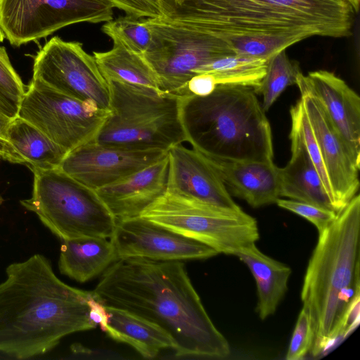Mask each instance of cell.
Returning <instances> with one entry per match:
<instances>
[{"instance_id": "1", "label": "cell", "mask_w": 360, "mask_h": 360, "mask_svg": "<svg viewBox=\"0 0 360 360\" xmlns=\"http://www.w3.org/2000/svg\"><path fill=\"white\" fill-rule=\"evenodd\" d=\"M91 292L103 306L129 311L165 330L176 357L224 359L231 353L181 261L116 259Z\"/></svg>"}, {"instance_id": "2", "label": "cell", "mask_w": 360, "mask_h": 360, "mask_svg": "<svg viewBox=\"0 0 360 360\" xmlns=\"http://www.w3.org/2000/svg\"><path fill=\"white\" fill-rule=\"evenodd\" d=\"M0 283V353L18 359L43 355L70 334L95 328L92 292L62 281L50 260L34 254L10 264Z\"/></svg>"}, {"instance_id": "3", "label": "cell", "mask_w": 360, "mask_h": 360, "mask_svg": "<svg viewBox=\"0 0 360 360\" xmlns=\"http://www.w3.org/2000/svg\"><path fill=\"white\" fill-rule=\"evenodd\" d=\"M345 0H165L163 17L224 41L245 36L297 39L351 34Z\"/></svg>"}, {"instance_id": "4", "label": "cell", "mask_w": 360, "mask_h": 360, "mask_svg": "<svg viewBox=\"0 0 360 360\" xmlns=\"http://www.w3.org/2000/svg\"><path fill=\"white\" fill-rule=\"evenodd\" d=\"M359 250L360 196L356 195L319 233L304 278L301 300L314 329V356L342 339L344 315L360 295Z\"/></svg>"}, {"instance_id": "5", "label": "cell", "mask_w": 360, "mask_h": 360, "mask_svg": "<svg viewBox=\"0 0 360 360\" xmlns=\"http://www.w3.org/2000/svg\"><path fill=\"white\" fill-rule=\"evenodd\" d=\"M186 141L204 156L273 162L270 124L251 87L218 84L207 96L181 97Z\"/></svg>"}, {"instance_id": "6", "label": "cell", "mask_w": 360, "mask_h": 360, "mask_svg": "<svg viewBox=\"0 0 360 360\" xmlns=\"http://www.w3.org/2000/svg\"><path fill=\"white\" fill-rule=\"evenodd\" d=\"M110 114L94 141L132 150H169L186 141L181 97L142 85L107 81Z\"/></svg>"}, {"instance_id": "7", "label": "cell", "mask_w": 360, "mask_h": 360, "mask_svg": "<svg viewBox=\"0 0 360 360\" xmlns=\"http://www.w3.org/2000/svg\"><path fill=\"white\" fill-rule=\"evenodd\" d=\"M32 196L20 200L26 210L61 240L84 237L110 238L116 219L96 191L59 168L30 169Z\"/></svg>"}, {"instance_id": "8", "label": "cell", "mask_w": 360, "mask_h": 360, "mask_svg": "<svg viewBox=\"0 0 360 360\" xmlns=\"http://www.w3.org/2000/svg\"><path fill=\"white\" fill-rule=\"evenodd\" d=\"M140 216L218 254L236 255L259 238L257 220L241 208H224L167 192Z\"/></svg>"}, {"instance_id": "9", "label": "cell", "mask_w": 360, "mask_h": 360, "mask_svg": "<svg viewBox=\"0 0 360 360\" xmlns=\"http://www.w3.org/2000/svg\"><path fill=\"white\" fill-rule=\"evenodd\" d=\"M152 43L144 56L156 72L160 90L186 96L188 82L205 65L234 55L228 44L163 17L145 18Z\"/></svg>"}, {"instance_id": "10", "label": "cell", "mask_w": 360, "mask_h": 360, "mask_svg": "<svg viewBox=\"0 0 360 360\" xmlns=\"http://www.w3.org/2000/svg\"><path fill=\"white\" fill-rule=\"evenodd\" d=\"M109 114L110 110L32 79L20 100L18 116L70 152L93 141Z\"/></svg>"}, {"instance_id": "11", "label": "cell", "mask_w": 360, "mask_h": 360, "mask_svg": "<svg viewBox=\"0 0 360 360\" xmlns=\"http://www.w3.org/2000/svg\"><path fill=\"white\" fill-rule=\"evenodd\" d=\"M114 8L110 0H0V28L18 47L70 25L110 21Z\"/></svg>"}, {"instance_id": "12", "label": "cell", "mask_w": 360, "mask_h": 360, "mask_svg": "<svg viewBox=\"0 0 360 360\" xmlns=\"http://www.w3.org/2000/svg\"><path fill=\"white\" fill-rule=\"evenodd\" d=\"M32 79L78 100L110 110L109 84L82 44L52 37L37 52Z\"/></svg>"}, {"instance_id": "13", "label": "cell", "mask_w": 360, "mask_h": 360, "mask_svg": "<svg viewBox=\"0 0 360 360\" xmlns=\"http://www.w3.org/2000/svg\"><path fill=\"white\" fill-rule=\"evenodd\" d=\"M110 240L117 259L141 257L158 261L203 259L217 255L212 248L141 216L117 219Z\"/></svg>"}, {"instance_id": "14", "label": "cell", "mask_w": 360, "mask_h": 360, "mask_svg": "<svg viewBox=\"0 0 360 360\" xmlns=\"http://www.w3.org/2000/svg\"><path fill=\"white\" fill-rule=\"evenodd\" d=\"M168 150H132L91 141L68 152L59 169L94 190L162 159Z\"/></svg>"}, {"instance_id": "15", "label": "cell", "mask_w": 360, "mask_h": 360, "mask_svg": "<svg viewBox=\"0 0 360 360\" xmlns=\"http://www.w3.org/2000/svg\"><path fill=\"white\" fill-rule=\"evenodd\" d=\"M304 108L321 155L338 213L356 195L359 187L358 162L334 128L318 99L299 89Z\"/></svg>"}, {"instance_id": "16", "label": "cell", "mask_w": 360, "mask_h": 360, "mask_svg": "<svg viewBox=\"0 0 360 360\" xmlns=\"http://www.w3.org/2000/svg\"><path fill=\"white\" fill-rule=\"evenodd\" d=\"M167 193L210 205L238 210L207 158L182 143L168 150Z\"/></svg>"}, {"instance_id": "17", "label": "cell", "mask_w": 360, "mask_h": 360, "mask_svg": "<svg viewBox=\"0 0 360 360\" xmlns=\"http://www.w3.org/2000/svg\"><path fill=\"white\" fill-rule=\"evenodd\" d=\"M296 84L320 102L334 128L360 162V98L333 72L320 70L301 73Z\"/></svg>"}, {"instance_id": "18", "label": "cell", "mask_w": 360, "mask_h": 360, "mask_svg": "<svg viewBox=\"0 0 360 360\" xmlns=\"http://www.w3.org/2000/svg\"><path fill=\"white\" fill-rule=\"evenodd\" d=\"M168 153L162 159L96 190L117 219L139 217L167 191Z\"/></svg>"}, {"instance_id": "19", "label": "cell", "mask_w": 360, "mask_h": 360, "mask_svg": "<svg viewBox=\"0 0 360 360\" xmlns=\"http://www.w3.org/2000/svg\"><path fill=\"white\" fill-rule=\"evenodd\" d=\"M207 158L226 187L250 206L259 207L274 203L280 197L279 167L274 162Z\"/></svg>"}, {"instance_id": "20", "label": "cell", "mask_w": 360, "mask_h": 360, "mask_svg": "<svg viewBox=\"0 0 360 360\" xmlns=\"http://www.w3.org/2000/svg\"><path fill=\"white\" fill-rule=\"evenodd\" d=\"M289 138L291 141V158L284 167L279 168L280 196L335 211L323 181L301 138L292 129Z\"/></svg>"}, {"instance_id": "21", "label": "cell", "mask_w": 360, "mask_h": 360, "mask_svg": "<svg viewBox=\"0 0 360 360\" xmlns=\"http://www.w3.org/2000/svg\"><path fill=\"white\" fill-rule=\"evenodd\" d=\"M235 256L246 264L255 279L258 296L256 311L264 320L275 313L287 292L292 270L263 253L255 243L243 248Z\"/></svg>"}, {"instance_id": "22", "label": "cell", "mask_w": 360, "mask_h": 360, "mask_svg": "<svg viewBox=\"0 0 360 360\" xmlns=\"http://www.w3.org/2000/svg\"><path fill=\"white\" fill-rule=\"evenodd\" d=\"M104 330L113 340L134 347L145 358H154L163 349H174L172 337L157 324L129 311L104 306Z\"/></svg>"}, {"instance_id": "23", "label": "cell", "mask_w": 360, "mask_h": 360, "mask_svg": "<svg viewBox=\"0 0 360 360\" xmlns=\"http://www.w3.org/2000/svg\"><path fill=\"white\" fill-rule=\"evenodd\" d=\"M61 241L59 271L79 283L103 272L117 259L113 244L108 238L84 237Z\"/></svg>"}, {"instance_id": "24", "label": "cell", "mask_w": 360, "mask_h": 360, "mask_svg": "<svg viewBox=\"0 0 360 360\" xmlns=\"http://www.w3.org/2000/svg\"><path fill=\"white\" fill-rule=\"evenodd\" d=\"M7 136L12 148V163L24 164L30 169L58 168L68 153L37 127L18 116L11 121Z\"/></svg>"}, {"instance_id": "25", "label": "cell", "mask_w": 360, "mask_h": 360, "mask_svg": "<svg viewBox=\"0 0 360 360\" xmlns=\"http://www.w3.org/2000/svg\"><path fill=\"white\" fill-rule=\"evenodd\" d=\"M112 41L110 50L94 52L96 63L105 79L160 90L158 75L144 54L134 52L119 41Z\"/></svg>"}, {"instance_id": "26", "label": "cell", "mask_w": 360, "mask_h": 360, "mask_svg": "<svg viewBox=\"0 0 360 360\" xmlns=\"http://www.w3.org/2000/svg\"><path fill=\"white\" fill-rule=\"evenodd\" d=\"M267 60L238 55L219 58L200 68L197 72L213 75L217 84L257 88L263 79Z\"/></svg>"}, {"instance_id": "27", "label": "cell", "mask_w": 360, "mask_h": 360, "mask_svg": "<svg viewBox=\"0 0 360 360\" xmlns=\"http://www.w3.org/2000/svg\"><path fill=\"white\" fill-rule=\"evenodd\" d=\"M301 73L298 63L290 60L286 49L267 60L266 73L259 85L254 89L255 94L262 95V106L264 112L270 108L286 87L296 84Z\"/></svg>"}, {"instance_id": "28", "label": "cell", "mask_w": 360, "mask_h": 360, "mask_svg": "<svg viewBox=\"0 0 360 360\" xmlns=\"http://www.w3.org/2000/svg\"><path fill=\"white\" fill-rule=\"evenodd\" d=\"M102 31L127 49L145 54L152 43V33L145 18L126 15L106 22Z\"/></svg>"}, {"instance_id": "29", "label": "cell", "mask_w": 360, "mask_h": 360, "mask_svg": "<svg viewBox=\"0 0 360 360\" xmlns=\"http://www.w3.org/2000/svg\"><path fill=\"white\" fill-rule=\"evenodd\" d=\"M236 55L269 60L299 42L296 38L276 36H245L225 40Z\"/></svg>"}, {"instance_id": "30", "label": "cell", "mask_w": 360, "mask_h": 360, "mask_svg": "<svg viewBox=\"0 0 360 360\" xmlns=\"http://www.w3.org/2000/svg\"><path fill=\"white\" fill-rule=\"evenodd\" d=\"M290 114L291 117V129L295 130L301 138L323 181L326 192L333 204V193L330 184L324 167L317 141L301 98L295 105L291 107Z\"/></svg>"}, {"instance_id": "31", "label": "cell", "mask_w": 360, "mask_h": 360, "mask_svg": "<svg viewBox=\"0 0 360 360\" xmlns=\"http://www.w3.org/2000/svg\"><path fill=\"white\" fill-rule=\"evenodd\" d=\"M314 333L308 311L302 307L290 342L285 359L301 360L311 352Z\"/></svg>"}, {"instance_id": "32", "label": "cell", "mask_w": 360, "mask_h": 360, "mask_svg": "<svg viewBox=\"0 0 360 360\" xmlns=\"http://www.w3.org/2000/svg\"><path fill=\"white\" fill-rule=\"evenodd\" d=\"M276 203L280 207L295 213L309 221L316 227L319 233L327 228L337 216V213L333 210L292 199L284 200L278 198Z\"/></svg>"}, {"instance_id": "33", "label": "cell", "mask_w": 360, "mask_h": 360, "mask_svg": "<svg viewBox=\"0 0 360 360\" xmlns=\"http://www.w3.org/2000/svg\"><path fill=\"white\" fill-rule=\"evenodd\" d=\"M0 89L20 105L25 86L13 68L4 46H0Z\"/></svg>"}, {"instance_id": "34", "label": "cell", "mask_w": 360, "mask_h": 360, "mask_svg": "<svg viewBox=\"0 0 360 360\" xmlns=\"http://www.w3.org/2000/svg\"><path fill=\"white\" fill-rule=\"evenodd\" d=\"M217 85L212 75L210 73L197 74L187 83V96H207L214 91Z\"/></svg>"}, {"instance_id": "35", "label": "cell", "mask_w": 360, "mask_h": 360, "mask_svg": "<svg viewBox=\"0 0 360 360\" xmlns=\"http://www.w3.org/2000/svg\"><path fill=\"white\" fill-rule=\"evenodd\" d=\"M11 118L0 112V160L12 162V148L8 140L7 130Z\"/></svg>"}, {"instance_id": "36", "label": "cell", "mask_w": 360, "mask_h": 360, "mask_svg": "<svg viewBox=\"0 0 360 360\" xmlns=\"http://www.w3.org/2000/svg\"><path fill=\"white\" fill-rule=\"evenodd\" d=\"M90 308L89 315L92 321L99 325L101 328L104 330L107 321V312L105 307L97 301L92 295V297L87 301Z\"/></svg>"}, {"instance_id": "37", "label": "cell", "mask_w": 360, "mask_h": 360, "mask_svg": "<svg viewBox=\"0 0 360 360\" xmlns=\"http://www.w3.org/2000/svg\"><path fill=\"white\" fill-rule=\"evenodd\" d=\"M19 104L0 89V112L13 119L18 116Z\"/></svg>"}, {"instance_id": "38", "label": "cell", "mask_w": 360, "mask_h": 360, "mask_svg": "<svg viewBox=\"0 0 360 360\" xmlns=\"http://www.w3.org/2000/svg\"><path fill=\"white\" fill-rule=\"evenodd\" d=\"M345 1H347L351 5V6L353 8V9L354 10V11L356 13L358 12L359 8L360 0H345Z\"/></svg>"}, {"instance_id": "39", "label": "cell", "mask_w": 360, "mask_h": 360, "mask_svg": "<svg viewBox=\"0 0 360 360\" xmlns=\"http://www.w3.org/2000/svg\"><path fill=\"white\" fill-rule=\"evenodd\" d=\"M4 37H5L4 34L2 30L0 28V42H2L4 41Z\"/></svg>"}, {"instance_id": "40", "label": "cell", "mask_w": 360, "mask_h": 360, "mask_svg": "<svg viewBox=\"0 0 360 360\" xmlns=\"http://www.w3.org/2000/svg\"><path fill=\"white\" fill-rule=\"evenodd\" d=\"M3 201H4L3 198L0 196V205H1Z\"/></svg>"}, {"instance_id": "41", "label": "cell", "mask_w": 360, "mask_h": 360, "mask_svg": "<svg viewBox=\"0 0 360 360\" xmlns=\"http://www.w3.org/2000/svg\"><path fill=\"white\" fill-rule=\"evenodd\" d=\"M172 1H176V0H172Z\"/></svg>"}]
</instances>
